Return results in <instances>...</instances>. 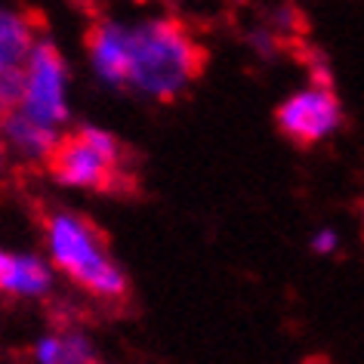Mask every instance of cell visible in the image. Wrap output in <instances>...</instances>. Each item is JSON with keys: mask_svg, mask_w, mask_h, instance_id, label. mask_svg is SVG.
Instances as JSON below:
<instances>
[{"mask_svg": "<svg viewBox=\"0 0 364 364\" xmlns=\"http://www.w3.org/2000/svg\"><path fill=\"white\" fill-rule=\"evenodd\" d=\"M38 38V25L28 13L0 6V68H22Z\"/></svg>", "mask_w": 364, "mask_h": 364, "instance_id": "obj_9", "label": "cell"}, {"mask_svg": "<svg viewBox=\"0 0 364 364\" xmlns=\"http://www.w3.org/2000/svg\"><path fill=\"white\" fill-rule=\"evenodd\" d=\"M19 108V68H0V121Z\"/></svg>", "mask_w": 364, "mask_h": 364, "instance_id": "obj_11", "label": "cell"}, {"mask_svg": "<svg viewBox=\"0 0 364 364\" xmlns=\"http://www.w3.org/2000/svg\"><path fill=\"white\" fill-rule=\"evenodd\" d=\"M68 84L71 71L65 56L53 41L38 38L19 68V108L16 112L62 133V127L71 117Z\"/></svg>", "mask_w": 364, "mask_h": 364, "instance_id": "obj_3", "label": "cell"}, {"mask_svg": "<svg viewBox=\"0 0 364 364\" xmlns=\"http://www.w3.org/2000/svg\"><path fill=\"white\" fill-rule=\"evenodd\" d=\"M10 170H13V158H10V151L4 149V142H0V182L10 176Z\"/></svg>", "mask_w": 364, "mask_h": 364, "instance_id": "obj_15", "label": "cell"}, {"mask_svg": "<svg viewBox=\"0 0 364 364\" xmlns=\"http://www.w3.org/2000/svg\"><path fill=\"white\" fill-rule=\"evenodd\" d=\"M53 287V269L47 259L34 257V253H22V257H10L4 275H0V290L10 296H43Z\"/></svg>", "mask_w": 364, "mask_h": 364, "instance_id": "obj_8", "label": "cell"}, {"mask_svg": "<svg viewBox=\"0 0 364 364\" xmlns=\"http://www.w3.org/2000/svg\"><path fill=\"white\" fill-rule=\"evenodd\" d=\"M6 262H10V253H4V250H0V275H4V269H6Z\"/></svg>", "mask_w": 364, "mask_h": 364, "instance_id": "obj_16", "label": "cell"}, {"mask_svg": "<svg viewBox=\"0 0 364 364\" xmlns=\"http://www.w3.org/2000/svg\"><path fill=\"white\" fill-rule=\"evenodd\" d=\"M201 65L204 53L182 22L167 16L124 22V87L139 96L170 102L195 84Z\"/></svg>", "mask_w": 364, "mask_h": 364, "instance_id": "obj_1", "label": "cell"}, {"mask_svg": "<svg viewBox=\"0 0 364 364\" xmlns=\"http://www.w3.org/2000/svg\"><path fill=\"white\" fill-rule=\"evenodd\" d=\"M336 247H340V235H336L333 229H318L312 235V250L315 253H333Z\"/></svg>", "mask_w": 364, "mask_h": 364, "instance_id": "obj_12", "label": "cell"}, {"mask_svg": "<svg viewBox=\"0 0 364 364\" xmlns=\"http://www.w3.org/2000/svg\"><path fill=\"white\" fill-rule=\"evenodd\" d=\"M87 56L102 84L124 87V22H96L87 38Z\"/></svg>", "mask_w": 364, "mask_h": 364, "instance_id": "obj_7", "label": "cell"}, {"mask_svg": "<svg viewBox=\"0 0 364 364\" xmlns=\"http://www.w3.org/2000/svg\"><path fill=\"white\" fill-rule=\"evenodd\" d=\"M38 361L41 364H56L59 361V336H43L38 343Z\"/></svg>", "mask_w": 364, "mask_h": 364, "instance_id": "obj_13", "label": "cell"}, {"mask_svg": "<svg viewBox=\"0 0 364 364\" xmlns=\"http://www.w3.org/2000/svg\"><path fill=\"white\" fill-rule=\"evenodd\" d=\"M93 346L87 343L84 333L59 336V361L56 364H93Z\"/></svg>", "mask_w": 364, "mask_h": 364, "instance_id": "obj_10", "label": "cell"}, {"mask_svg": "<svg viewBox=\"0 0 364 364\" xmlns=\"http://www.w3.org/2000/svg\"><path fill=\"white\" fill-rule=\"evenodd\" d=\"M43 241H47L53 266L75 284L108 303L127 296V275L112 259L102 232L87 216L71 210L50 213L43 220Z\"/></svg>", "mask_w": 364, "mask_h": 364, "instance_id": "obj_2", "label": "cell"}, {"mask_svg": "<svg viewBox=\"0 0 364 364\" xmlns=\"http://www.w3.org/2000/svg\"><path fill=\"white\" fill-rule=\"evenodd\" d=\"M124 149L102 127H80L75 136L59 142L56 154L50 158V173L68 188L102 192L114 188L121 176Z\"/></svg>", "mask_w": 364, "mask_h": 364, "instance_id": "obj_4", "label": "cell"}, {"mask_svg": "<svg viewBox=\"0 0 364 364\" xmlns=\"http://www.w3.org/2000/svg\"><path fill=\"white\" fill-rule=\"evenodd\" d=\"M250 43L253 47H257L262 56H272V47H275V38H272L269 31H253L250 34Z\"/></svg>", "mask_w": 364, "mask_h": 364, "instance_id": "obj_14", "label": "cell"}, {"mask_svg": "<svg viewBox=\"0 0 364 364\" xmlns=\"http://www.w3.org/2000/svg\"><path fill=\"white\" fill-rule=\"evenodd\" d=\"M306 364H327V361H324V358H309Z\"/></svg>", "mask_w": 364, "mask_h": 364, "instance_id": "obj_17", "label": "cell"}, {"mask_svg": "<svg viewBox=\"0 0 364 364\" xmlns=\"http://www.w3.org/2000/svg\"><path fill=\"white\" fill-rule=\"evenodd\" d=\"M340 124H343V105L327 84H312V87L296 90L278 108L281 133L303 145L331 139L340 130Z\"/></svg>", "mask_w": 364, "mask_h": 364, "instance_id": "obj_5", "label": "cell"}, {"mask_svg": "<svg viewBox=\"0 0 364 364\" xmlns=\"http://www.w3.org/2000/svg\"><path fill=\"white\" fill-rule=\"evenodd\" d=\"M0 142L19 164H50L62 142V133L31 121L22 112H13L0 121Z\"/></svg>", "mask_w": 364, "mask_h": 364, "instance_id": "obj_6", "label": "cell"}]
</instances>
